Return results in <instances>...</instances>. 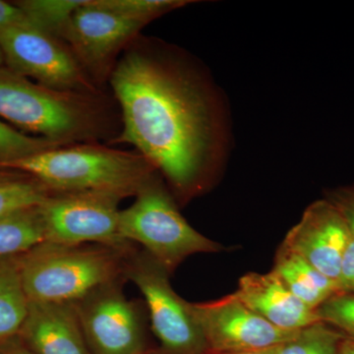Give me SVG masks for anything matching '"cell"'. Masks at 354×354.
Returning <instances> with one entry per match:
<instances>
[{
	"mask_svg": "<svg viewBox=\"0 0 354 354\" xmlns=\"http://www.w3.org/2000/svg\"><path fill=\"white\" fill-rule=\"evenodd\" d=\"M111 84L123 122L114 142L131 144L180 194H191L213 147V113L201 87L179 67L140 48L125 53Z\"/></svg>",
	"mask_w": 354,
	"mask_h": 354,
	"instance_id": "obj_1",
	"label": "cell"
},
{
	"mask_svg": "<svg viewBox=\"0 0 354 354\" xmlns=\"http://www.w3.org/2000/svg\"><path fill=\"white\" fill-rule=\"evenodd\" d=\"M131 248L44 241L18 256L28 299L76 304L100 286L124 278Z\"/></svg>",
	"mask_w": 354,
	"mask_h": 354,
	"instance_id": "obj_2",
	"label": "cell"
},
{
	"mask_svg": "<svg viewBox=\"0 0 354 354\" xmlns=\"http://www.w3.org/2000/svg\"><path fill=\"white\" fill-rule=\"evenodd\" d=\"M1 169L25 172L50 192L109 191L125 198L135 196L157 171L140 153L88 144L51 149Z\"/></svg>",
	"mask_w": 354,
	"mask_h": 354,
	"instance_id": "obj_3",
	"label": "cell"
},
{
	"mask_svg": "<svg viewBox=\"0 0 354 354\" xmlns=\"http://www.w3.org/2000/svg\"><path fill=\"white\" fill-rule=\"evenodd\" d=\"M0 118L64 146L95 139L106 127L94 95L44 87L2 66Z\"/></svg>",
	"mask_w": 354,
	"mask_h": 354,
	"instance_id": "obj_4",
	"label": "cell"
},
{
	"mask_svg": "<svg viewBox=\"0 0 354 354\" xmlns=\"http://www.w3.org/2000/svg\"><path fill=\"white\" fill-rule=\"evenodd\" d=\"M135 202L122 209L118 234L136 242L171 274L186 258L197 253L220 252L223 247L191 227L157 174L135 194Z\"/></svg>",
	"mask_w": 354,
	"mask_h": 354,
	"instance_id": "obj_5",
	"label": "cell"
},
{
	"mask_svg": "<svg viewBox=\"0 0 354 354\" xmlns=\"http://www.w3.org/2000/svg\"><path fill=\"white\" fill-rule=\"evenodd\" d=\"M169 274L145 250L128 254L123 269L124 279L132 281L145 298L162 354H209L189 302L171 288Z\"/></svg>",
	"mask_w": 354,
	"mask_h": 354,
	"instance_id": "obj_6",
	"label": "cell"
},
{
	"mask_svg": "<svg viewBox=\"0 0 354 354\" xmlns=\"http://www.w3.org/2000/svg\"><path fill=\"white\" fill-rule=\"evenodd\" d=\"M123 198L109 191L51 192L39 205L46 241L131 248L132 243L118 234V206Z\"/></svg>",
	"mask_w": 354,
	"mask_h": 354,
	"instance_id": "obj_7",
	"label": "cell"
},
{
	"mask_svg": "<svg viewBox=\"0 0 354 354\" xmlns=\"http://www.w3.org/2000/svg\"><path fill=\"white\" fill-rule=\"evenodd\" d=\"M4 64L11 71L64 92L95 95L86 70L67 44L32 26L0 32Z\"/></svg>",
	"mask_w": 354,
	"mask_h": 354,
	"instance_id": "obj_8",
	"label": "cell"
},
{
	"mask_svg": "<svg viewBox=\"0 0 354 354\" xmlns=\"http://www.w3.org/2000/svg\"><path fill=\"white\" fill-rule=\"evenodd\" d=\"M124 278L100 286L74 304L92 354H148L141 305L122 290Z\"/></svg>",
	"mask_w": 354,
	"mask_h": 354,
	"instance_id": "obj_9",
	"label": "cell"
},
{
	"mask_svg": "<svg viewBox=\"0 0 354 354\" xmlns=\"http://www.w3.org/2000/svg\"><path fill=\"white\" fill-rule=\"evenodd\" d=\"M189 307L209 353L276 348L290 341L298 332L274 327L249 309L234 293L215 301L189 304Z\"/></svg>",
	"mask_w": 354,
	"mask_h": 354,
	"instance_id": "obj_10",
	"label": "cell"
},
{
	"mask_svg": "<svg viewBox=\"0 0 354 354\" xmlns=\"http://www.w3.org/2000/svg\"><path fill=\"white\" fill-rule=\"evenodd\" d=\"M143 27L87 0L74 12L62 41L85 70L102 71Z\"/></svg>",
	"mask_w": 354,
	"mask_h": 354,
	"instance_id": "obj_11",
	"label": "cell"
},
{
	"mask_svg": "<svg viewBox=\"0 0 354 354\" xmlns=\"http://www.w3.org/2000/svg\"><path fill=\"white\" fill-rule=\"evenodd\" d=\"M351 235L339 209L329 200H322L310 205L283 244L339 285L342 258Z\"/></svg>",
	"mask_w": 354,
	"mask_h": 354,
	"instance_id": "obj_12",
	"label": "cell"
},
{
	"mask_svg": "<svg viewBox=\"0 0 354 354\" xmlns=\"http://www.w3.org/2000/svg\"><path fill=\"white\" fill-rule=\"evenodd\" d=\"M17 335L36 354H92L74 304L29 300Z\"/></svg>",
	"mask_w": 354,
	"mask_h": 354,
	"instance_id": "obj_13",
	"label": "cell"
},
{
	"mask_svg": "<svg viewBox=\"0 0 354 354\" xmlns=\"http://www.w3.org/2000/svg\"><path fill=\"white\" fill-rule=\"evenodd\" d=\"M234 295L249 309L281 330H299L320 321L316 310L298 299L274 271L249 272L239 279Z\"/></svg>",
	"mask_w": 354,
	"mask_h": 354,
	"instance_id": "obj_14",
	"label": "cell"
},
{
	"mask_svg": "<svg viewBox=\"0 0 354 354\" xmlns=\"http://www.w3.org/2000/svg\"><path fill=\"white\" fill-rule=\"evenodd\" d=\"M272 271L298 299L314 310L335 293L342 292L337 283L319 272L285 244H281L277 251Z\"/></svg>",
	"mask_w": 354,
	"mask_h": 354,
	"instance_id": "obj_15",
	"label": "cell"
},
{
	"mask_svg": "<svg viewBox=\"0 0 354 354\" xmlns=\"http://www.w3.org/2000/svg\"><path fill=\"white\" fill-rule=\"evenodd\" d=\"M18 256H0V339L17 335L27 314Z\"/></svg>",
	"mask_w": 354,
	"mask_h": 354,
	"instance_id": "obj_16",
	"label": "cell"
},
{
	"mask_svg": "<svg viewBox=\"0 0 354 354\" xmlns=\"http://www.w3.org/2000/svg\"><path fill=\"white\" fill-rule=\"evenodd\" d=\"M46 241L39 206L0 218V256H17Z\"/></svg>",
	"mask_w": 354,
	"mask_h": 354,
	"instance_id": "obj_17",
	"label": "cell"
},
{
	"mask_svg": "<svg viewBox=\"0 0 354 354\" xmlns=\"http://www.w3.org/2000/svg\"><path fill=\"white\" fill-rule=\"evenodd\" d=\"M86 1L87 0H25L17 4L27 14L35 28L62 41L72 16Z\"/></svg>",
	"mask_w": 354,
	"mask_h": 354,
	"instance_id": "obj_18",
	"label": "cell"
},
{
	"mask_svg": "<svg viewBox=\"0 0 354 354\" xmlns=\"http://www.w3.org/2000/svg\"><path fill=\"white\" fill-rule=\"evenodd\" d=\"M50 193L48 188L32 177L23 178L7 174L0 178V218L39 206Z\"/></svg>",
	"mask_w": 354,
	"mask_h": 354,
	"instance_id": "obj_19",
	"label": "cell"
},
{
	"mask_svg": "<svg viewBox=\"0 0 354 354\" xmlns=\"http://www.w3.org/2000/svg\"><path fill=\"white\" fill-rule=\"evenodd\" d=\"M346 335L319 321L298 330L290 341L281 344L279 354H337Z\"/></svg>",
	"mask_w": 354,
	"mask_h": 354,
	"instance_id": "obj_20",
	"label": "cell"
},
{
	"mask_svg": "<svg viewBox=\"0 0 354 354\" xmlns=\"http://www.w3.org/2000/svg\"><path fill=\"white\" fill-rule=\"evenodd\" d=\"M59 147L64 146L41 137L29 136L0 121V169L16 160Z\"/></svg>",
	"mask_w": 354,
	"mask_h": 354,
	"instance_id": "obj_21",
	"label": "cell"
},
{
	"mask_svg": "<svg viewBox=\"0 0 354 354\" xmlns=\"http://www.w3.org/2000/svg\"><path fill=\"white\" fill-rule=\"evenodd\" d=\"M95 6L147 25L167 12L186 6L183 0H94Z\"/></svg>",
	"mask_w": 354,
	"mask_h": 354,
	"instance_id": "obj_22",
	"label": "cell"
},
{
	"mask_svg": "<svg viewBox=\"0 0 354 354\" xmlns=\"http://www.w3.org/2000/svg\"><path fill=\"white\" fill-rule=\"evenodd\" d=\"M319 319L354 341V293L337 292L316 309Z\"/></svg>",
	"mask_w": 354,
	"mask_h": 354,
	"instance_id": "obj_23",
	"label": "cell"
},
{
	"mask_svg": "<svg viewBox=\"0 0 354 354\" xmlns=\"http://www.w3.org/2000/svg\"><path fill=\"white\" fill-rule=\"evenodd\" d=\"M24 26L35 27L25 11L17 3L10 4L0 0V32Z\"/></svg>",
	"mask_w": 354,
	"mask_h": 354,
	"instance_id": "obj_24",
	"label": "cell"
},
{
	"mask_svg": "<svg viewBox=\"0 0 354 354\" xmlns=\"http://www.w3.org/2000/svg\"><path fill=\"white\" fill-rule=\"evenodd\" d=\"M339 286L342 292L354 293V235H351L342 258Z\"/></svg>",
	"mask_w": 354,
	"mask_h": 354,
	"instance_id": "obj_25",
	"label": "cell"
},
{
	"mask_svg": "<svg viewBox=\"0 0 354 354\" xmlns=\"http://www.w3.org/2000/svg\"><path fill=\"white\" fill-rule=\"evenodd\" d=\"M329 201L339 209L348 223L351 234L354 235V192L339 191L333 194Z\"/></svg>",
	"mask_w": 354,
	"mask_h": 354,
	"instance_id": "obj_26",
	"label": "cell"
},
{
	"mask_svg": "<svg viewBox=\"0 0 354 354\" xmlns=\"http://www.w3.org/2000/svg\"><path fill=\"white\" fill-rule=\"evenodd\" d=\"M0 354H36L31 351L20 339L19 335H15L7 339H0Z\"/></svg>",
	"mask_w": 354,
	"mask_h": 354,
	"instance_id": "obj_27",
	"label": "cell"
},
{
	"mask_svg": "<svg viewBox=\"0 0 354 354\" xmlns=\"http://www.w3.org/2000/svg\"><path fill=\"white\" fill-rule=\"evenodd\" d=\"M337 354H354V341L353 339L344 337L339 344Z\"/></svg>",
	"mask_w": 354,
	"mask_h": 354,
	"instance_id": "obj_28",
	"label": "cell"
},
{
	"mask_svg": "<svg viewBox=\"0 0 354 354\" xmlns=\"http://www.w3.org/2000/svg\"><path fill=\"white\" fill-rule=\"evenodd\" d=\"M281 346L276 348L259 349V351H239V353H209V354H279Z\"/></svg>",
	"mask_w": 354,
	"mask_h": 354,
	"instance_id": "obj_29",
	"label": "cell"
},
{
	"mask_svg": "<svg viewBox=\"0 0 354 354\" xmlns=\"http://www.w3.org/2000/svg\"><path fill=\"white\" fill-rule=\"evenodd\" d=\"M4 64L3 53H2L1 48H0V66H2Z\"/></svg>",
	"mask_w": 354,
	"mask_h": 354,
	"instance_id": "obj_30",
	"label": "cell"
},
{
	"mask_svg": "<svg viewBox=\"0 0 354 354\" xmlns=\"http://www.w3.org/2000/svg\"><path fill=\"white\" fill-rule=\"evenodd\" d=\"M7 174H3V172H0V178H1V177H3L4 176H6Z\"/></svg>",
	"mask_w": 354,
	"mask_h": 354,
	"instance_id": "obj_31",
	"label": "cell"
}]
</instances>
